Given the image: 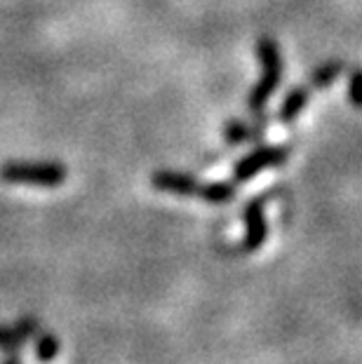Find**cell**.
<instances>
[{"label":"cell","mask_w":362,"mask_h":364,"mask_svg":"<svg viewBox=\"0 0 362 364\" xmlns=\"http://www.w3.org/2000/svg\"><path fill=\"white\" fill-rule=\"evenodd\" d=\"M68 179V169L59 160H5L0 165V181L7 186L57 188Z\"/></svg>","instance_id":"cell-1"},{"label":"cell","mask_w":362,"mask_h":364,"mask_svg":"<svg viewBox=\"0 0 362 364\" xmlns=\"http://www.w3.org/2000/svg\"><path fill=\"white\" fill-rule=\"evenodd\" d=\"M257 57L261 61V66H264V71H261L259 82L254 85V90L247 97V106L254 115L264 113L268 99L273 97L275 87H278L280 80H282V54H280L278 43H275L273 38H268V36L259 38L257 41Z\"/></svg>","instance_id":"cell-2"},{"label":"cell","mask_w":362,"mask_h":364,"mask_svg":"<svg viewBox=\"0 0 362 364\" xmlns=\"http://www.w3.org/2000/svg\"><path fill=\"white\" fill-rule=\"evenodd\" d=\"M292 149L289 146H259L257 151H252L250 156L235 162L233 167V183H243L252 179L254 174H259L261 169L268 167H280L284 160L289 158Z\"/></svg>","instance_id":"cell-3"},{"label":"cell","mask_w":362,"mask_h":364,"mask_svg":"<svg viewBox=\"0 0 362 364\" xmlns=\"http://www.w3.org/2000/svg\"><path fill=\"white\" fill-rule=\"evenodd\" d=\"M245 219V237L240 250L243 252H257L264 247L268 237V221H266V198H254L247 203L243 212Z\"/></svg>","instance_id":"cell-4"},{"label":"cell","mask_w":362,"mask_h":364,"mask_svg":"<svg viewBox=\"0 0 362 364\" xmlns=\"http://www.w3.org/2000/svg\"><path fill=\"white\" fill-rule=\"evenodd\" d=\"M41 334V320L38 317L24 315L12 324H0V350L12 353L19 350L26 341L36 338Z\"/></svg>","instance_id":"cell-5"},{"label":"cell","mask_w":362,"mask_h":364,"mask_svg":"<svg viewBox=\"0 0 362 364\" xmlns=\"http://www.w3.org/2000/svg\"><path fill=\"white\" fill-rule=\"evenodd\" d=\"M151 186L160 193H172V196H198L203 183L193 174L174 172V169H160V172H153Z\"/></svg>","instance_id":"cell-6"},{"label":"cell","mask_w":362,"mask_h":364,"mask_svg":"<svg viewBox=\"0 0 362 364\" xmlns=\"http://www.w3.org/2000/svg\"><path fill=\"white\" fill-rule=\"evenodd\" d=\"M257 122L254 125H247V122H240V120H230L226 129H223V136H226L228 144H245V141H254V139H261L266 132V115L259 113L257 115Z\"/></svg>","instance_id":"cell-7"},{"label":"cell","mask_w":362,"mask_h":364,"mask_svg":"<svg viewBox=\"0 0 362 364\" xmlns=\"http://www.w3.org/2000/svg\"><path fill=\"white\" fill-rule=\"evenodd\" d=\"M311 95H313V92L308 90V85H302V87H294L287 97H284V102H282L280 111H278V118L289 125V122L294 120L297 115L306 108V104H308V99H311Z\"/></svg>","instance_id":"cell-8"},{"label":"cell","mask_w":362,"mask_h":364,"mask_svg":"<svg viewBox=\"0 0 362 364\" xmlns=\"http://www.w3.org/2000/svg\"><path fill=\"white\" fill-rule=\"evenodd\" d=\"M346 71V64L344 61H336V59H332V61H325V64H320L315 71L308 75V90L311 92H315V90H325L329 82L332 80H336L339 75H341Z\"/></svg>","instance_id":"cell-9"},{"label":"cell","mask_w":362,"mask_h":364,"mask_svg":"<svg viewBox=\"0 0 362 364\" xmlns=\"http://www.w3.org/2000/svg\"><path fill=\"white\" fill-rule=\"evenodd\" d=\"M198 198H203L210 205H226L235 198V183L233 181H214L200 186Z\"/></svg>","instance_id":"cell-10"},{"label":"cell","mask_w":362,"mask_h":364,"mask_svg":"<svg viewBox=\"0 0 362 364\" xmlns=\"http://www.w3.org/2000/svg\"><path fill=\"white\" fill-rule=\"evenodd\" d=\"M59 350H61V343L55 334H38L36 336V346H33V355L38 362L48 364L52 360L59 358Z\"/></svg>","instance_id":"cell-11"},{"label":"cell","mask_w":362,"mask_h":364,"mask_svg":"<svg viewBox=\"0 0 362 364\" xmlns=\"http://www.w3.org/2000/svg\"><path fill=\"white\" fill-rule=\"evenodd\" d=\"M348 102L362 108V66H356L351 71V78H348Z\"/></svg>","instance_id":"cell-12"},{"label":"cell","mask_w":362,"mask_h":364,"mask_svg":"<svg viewBox=\"0 0 362 364\" xmlns=\"http://www.w3.org/2000/svg\"><path fill=\"white\" fill-rule=\"evenodd\" d=\"M0 364H24L19 358V353L17 350H12V353H7L3 360H0Z\"/></svg>","instance_id":"cell-13"}]
</instances>
